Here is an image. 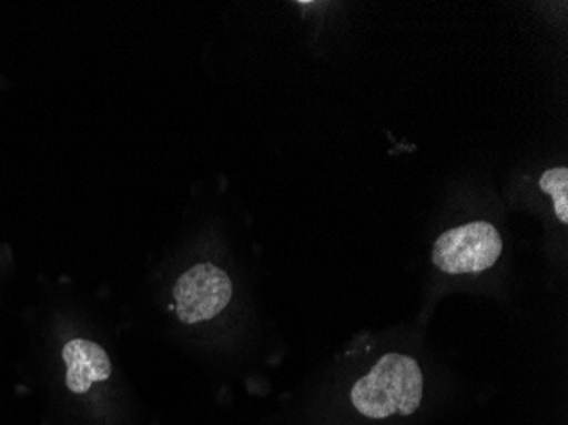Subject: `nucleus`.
<instances>
[{
	"label": "nucleus",
	"instance_id": "1",
	"mask_svg": "<svg viewBox=\"0 0 568 425\" xmlns=\"http://www.w3.org/2000/svg\"><path fill=\"white\" fill-rule=\"evenodd\" d=\"M423 395L424 376L417 361L404 354H386L368 375L357 380L351 401L359 414L379 421L416 414Z\"/></svg>",
	"mask_w": 568,
	"mask_h": 425
},
{
	"label": "nucleus",
	"instance_id": "2",
	"mask_svg": "<svg viewBox=\"0 0 568 425\" xmlns=\"http://www.w3.org/2000/svg\"><path fill=\"white\" fill-rule=\"evenodd\" d=\"M503 251V236L493 223H467L437 236L433 264L446 274H477L490 270Z\"/></svg>",
	"mask_w": 568,
	"mask_h": 425
},
{
	"label": "nucleus",
	"instance_id": "3",
	"mask_svg": "<svg viewBox=\"0 0 568 425\" xmlns=\"http://www.w3.org/2000/svg\"><path fill=\"white\" fill-rule=\"evenodd\" d=\"M232 280L215 264H197L179 277L174 287L175 312L184 324L212 321L232 300Z\"/></svg>",
	"mask_w": 568,
	"mask_h": 425
},
{
	"label": "nucleus",
	"instance_id": "4",
	"mask_svg": "<svg viewBox=\"0 0 568 425\" xmlns=\"http://www.w3.org/2000/svg\"><path fill=\"white\" fill-rule=\"evenodd\" d=\"M67 364V386L70 392L85 393L94 383L106 382L111 376V361L106 351L95 342L75 338L63 347Z\"/></svg>",
	"mask_w": 568,
	"mask_h": 425
},
{
	"label": "nucleus",
	"instance_id": "5",
	"mask_svg": "<svg viewBox=\"0 0 568 425\" xmlns=\"http://www.w3.org/2000/svg\"><path fill=\"white\" fill-rule=\"evenodd\" d=\"M539 188L554 200L555 215L561 223H568V169L555 168L539 179Z\"/></svg>",
	"mask_w": 568,
	"mask_h": 425
}]
</instances>
